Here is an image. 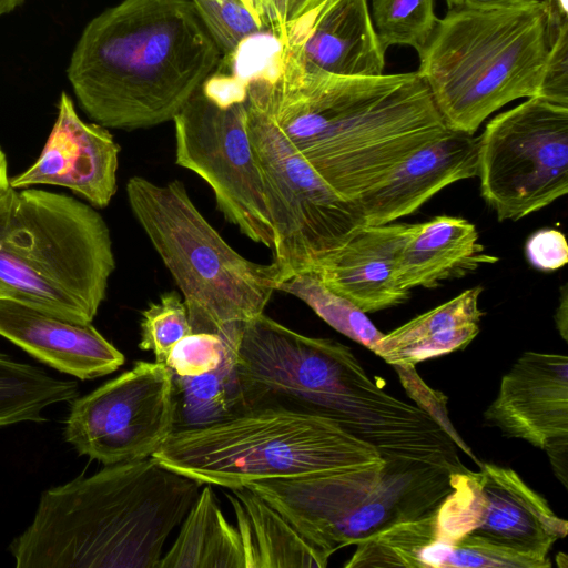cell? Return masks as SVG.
Returning <instances> with one entry per match:
<instances>
[{
	"mask_svg": "<svg viewBox=\"0 0 568 568\" xmlns=\"http://www.w3.org/2000/svg\"><path fill=\"white\" fill-rule=\"evenodd\" d=\"M246 94L342 197L356 201L402 161L450 129L415 72H314L280 48L246 78Z\"/></svg>",
	"mask_w": 568,
	"mask_h": 568,
	"instance_id": "obj_1",
	"label": "cell"
},
{
	"mask_svg": "<svg viewBox=\"0 0 568 568\" xmlns=\"http://www.w3.org/2000/svg\"><path fill=\"white\" fill-rule=\"evenodd\" d=\"M190 0H123L93 18L67 74L95 123L135 130L173 121L219 65Z\"/></svg>",
	"mask_w": 568,
	"mask_h": 568,
	"instance_id": "obj_2",
	"label": "cell"
},
{
	"mask_svg": "<svg viewBox=\"0 0 568 568\" xmlns=\"http://www.w3.org/2000/svg\"><path fill=\"white\" fill-rule=\"evenodd\" d=\"M203 483L153 456L44 490L9 550L18 568H158Z\"/></svg>",
	"mask_w": 568,
	"mask_h": 568,
	"instance_id": "obj_3",
	"label": "cell"
},
{
	"mask_svg": "<svg viewBox=\"0 0 568 568\" xmlns=\"http://www.w3.org/2000/svg\"><path fill=\"white\" fill-rule=\"evenodd\" d=\"M552 0L448 9L418 53L417 73L448 129L473 135L511 101L537 97L557 22Z\"/></svg>",
	"mask_w": 568,
	"mask_h": 568,
	"instance_id": "obj_4",
	"label": "cell"
},
{
	"mask_svg": "<svg viewBox=\"0 0 568 568\" xmlns=\"http://www.w3.org/2000/svg\"><path fill=\"white\" fill-rule=\"evenodd\" d=\"M115 268L97 210L65 194L10 187L0 196V291L77 323H92Z\"/></svg>",
	"mask_w": 568,
	"mask_h": 568,
	"instance_id": "obj_5",
	"label": "cell"
},
{
	"mask_svg": "<svg viewBox=\"0 0 568 568\" xmlns=\"http://www.w3.org/2000/svg\"><path fill=\"white\" fill-rule=\"evenodd\" d=\"M152 456L204 485L227 489L386 466L373 446L333 422L274 406L250 407L209 426L174 430Z\"/></svg>",
	"mask_w": 568,
	"mask_h": 568,
	"instance_id": "obj_6",
	"label": "cell"
},
{
	"mask_svg": "<svg viewBox=\"0 0 568 568\" xmlns=\"http://www.w3.org/2000/svg\"><path fill=\"white\" fill-rule=\"evenodd\" d=\"M131 211L183 294L193 332L224 334L260 314L278 284L276 266L252 262L206 221L180 180L126 183Z\"/></svg>",
	"mask_w": 568,
	"mask_h": 568,
	"instance_id": "obj_7",
	"label": "cell"
},
{
	"mask_svg": "<svg viewBox=\"0 0 568 568\" xmlns=\"http://www.w3.org/2000/svg\"><path fill=\"white\" fill-rule=\"evenodd\" d=\"M332 556L389 526L436 510L452 491L437 468L314 474L246 485Z\"/></svg>",
	"mask_w": 568,
	"mask_h": 568,
	"instance_id": "obj_8",
	"label": "cell"
},
{
	"mask_svg": "<svg viewBox=\"0 0 568 568\" xmlns=\"http://www.w3.org/2000/svg\"><path fill=\"white\" fill-rule=\"evenodd\" d=\"M173 122L175 163L211 186L217 209L243 235L273 251L275 234L247 133L246 78L210 77Z\"/></svg>",
	"mask_w": 568,
	"mask_h": 568,
	"instance_id": "obj_9",
	"label": "cell"
},
{
	"mask_svg": "<svg viewBox=\"0 0 568 568\" xmlns=\"http://www.w3.org/2000/svg\"><path fill=\"white\" fill-rule=\"evenodd\" d=\"M247 133L275 234L278 283L302 272L365 224L354 201L336 193L246 94Z\"/></svg>",
	"mask_w": 568,
	"mask_h": 568,
	"instance_id": "obj_10",
	"label": "cell"
},
{
	"mask_svg": "<svg viewBox=\"0 0 568 568\" xmlns=\"http://www.w3.org/2000/svg\"><path fill=\"white\" fill-rule=\"evenodd\" d=\"M481 196L497 219L517 221L568 192V106L527 98L477 138Z\"/></svg>",
	"mask_w": 568,
	"mask_h": 568,
	"instance_id": "obj_11",
	"label": "cell"
},
{
	"mask_svg": "<svg viewBox=\"0 0 568 568\" xmlns=\"http://www.w3.org/2000/svg\"><path fill=\"white\" fill-rule=\"evenodd\" d=\"M174 430L172 372L140 361L73 398L63 434L79 455L106 466L152 456Z\"/></svg>",
	"mask_w": 568,
	"mask_h": 568,
	"instance_id": "obj_12",
	"label": "cell"
},
{
	"mask_svg": "<svg viewBox=\"0 0 568 568\" xmlns=\"http://www.w3.org/2000/svg\"><path fill=\"white\" fill-rule=\"evenodd\" d=\"M120 146L106 128L87 123L62 92L58 115L37 161L10 178L16 190L44 184L63 186L92 206L106 207L116 192Z\"/></svg>",
	"mask_w": 568,
	"mask_h": 568,
	"instance_id": "obj_13",
	"label": "cell"
},
{
	"mask_svg": "<svg viewBox=\"0 0 568 568\" xmlns=\"http://www.w3.org/2000/svg\"><path fill=\"white\" fill-rule=\"evenodd\" d=\"M484 417L504 436L544 450L568 439V357L523 353L503 376Z\"/></svg>",
	"mask_w": 568,
	"mask_h": 568,
	"instance_id": "obj_14",
	"label": "cell"
},
{
	"mask_svg": "<svg viewBox=\"0 0 568 568\" xmlns=\"http://www.w3.org/2000/svg\"><path fill=\"white\" fill-rule=\"evenodd\" d=\"M281 49L305 69L341 77L384 74L385 52L367 0H326L287 32Z\"/></svg>",
	"mask_w": 568,
	"mask_h": 568,
	"instance_id": "obj_15",
	"label": "cell"
},
{
	"mask_svg": "<svg viewBox=\"0 0 568 568\" xmlns=\"http://www.w3.org/2000/svg\"><path fill=\"white\" fill-rule=\"evenodd\" d=\"M410 224H362L308 271L364 313L402 304L410 291L396 281L397 261Z\"/></svg>",
	"mask_w": 568,
	"mask_h": 568,
	"instance_id": "obj_16",
	"label": "cell"
},
{
	"mask_svg": "<svg viewBox=\"0 0 568 568\" xmlns=\"http://www.w3.org/2000/svg\"><path fill=\"white\" fill-rule=\"evenodd\" d=\"M477 175V139L450 130L409 154L354 201L365 224H388L417 211L449 184Z\"/></svg>",
	"mask_w": 568,
	"mask_h": 568,
	"instance_id": "obj_17",
	"label": "cell"
},
{
	"mask_svg": "<svg viewBox=\"0 0 568 568\" xmlns=\"http://www.w3.org/2000/svg\"><path fill=\"white\" fill-rule=\"evenodd\" d=\"M0 336L82 381L109 375L125 361L91 323L68 321L7 296L0 297Z\"/></svg>",
	"mask_w": 568,
	"mask_h": 568,
	"instance_id": "obj_18",
	"label": "cell"
},
{
	"mask_svg": "<svg viewBox=\"0 0 568 568\" xmlns=\"http://www.w3.org/2000/svg\"><path fill=\"white\" fill-rule=\"evenodd\" d=\"M477 471L484 498L480 525L470 535L540 559L568 532L547 500L513 469L491 463Z\"/></svg>",
	"mask_w": 568,
	"mask_h": 568,
	"instance_id": "obj_19",
	"label": "cell"
},
{
	"mask_svg": "<svg viewBox=\"0 0 568 568\" xmlns=\"http://www.w3.org/2000/svg\"><path fill=\"white\" fill-rule=\"evenodd\" d=\"M498 258L485 253L476 226L463 217L440 215L410 224L396 265V281L405 290L434 288L463 277Z\"/></svg>",
	"mask_w": 568,
	"mask_h": 568,
	"instance_id": "obj_20",
	"label": "cell"
},
{
	"mask_svg": "<svg viewBox=\"0 0 568 568\" xmlns=\"http://www.w3.org/2000/svg\"><path fill=\"white\" fill-rule=\"evenodd\" d=\"M481 292V286L467 288L384 334L373 353L392 366H416L424 361L464 349L480 331L484 316L479 307Z\"/></svg>",
	"mask_w": 568,
	"mask_h": 568,
	"instance_id": "obj_21",
	"label": "cell"
},
{
	"mask_svg": "<svg viewBox=\"0 0 568 568\" xmlns=\"http://www.w3.org/2000/svg\"><path fill=\"white\" fill-rule=\"evenodd\" d=\"M225 494L236 517L247 568H325L329 555L251 488Z\"/></svg>",
	"mask_w": 568,
	"mask_h": 568,
	"instance_id": "obj_22",
	"label": "cell"
},
{
	"mask_svg": "<svg viewBox=\"0 0 568 568\" xmlns=\"http://www.w3.org/2000/svg\"><path fill=\"white\" fill-rule=\"evenodd\" d=\"M158 568H247L242 536L223 515L211 485L202 487Z\"/></svg>",
	"mask_w": 568,
	"mask_h": 568,
	"instance_id": "obj_23",
	"label": "cell"
},
{
	"mask_svg": "<svg viewBox=\"0 0 568 568\" xmlns=\"http://www.w3.org/2000/svg\"><path fill=\"white\" fill-rule=\"evenodd\" d=\"M240 332L213 371L185 377L172 374L175 430L209 426L246 409L235 362Z\"/></svg>",
	"mask_w": 568,
	"mask_h": 568,
	"instance_id": "obj_24",
	"label": "cell"
},
{
	"mask_svg": "<svg viewBox=\"0 0 568 568\" xmlns=\"http://www.w3.org/2000/svg\"><path fill=\"white\" fill-rule=\"evenodd\" d=\"M77 395L74 381L53 377L41 367L0 353V427L43 422L48 407L71 402Z\"/></svg>",
	"mask_w": 568,
	"mask_h": 568,
	"instance_id": "obj_25",
	"label": "cell"
},
{
	"mask_svg": "<svg viewBox=\"0 0 568 568\" xmlns=\"http://www.w3.org/2000/svg\"><path fill=\"white\" fill-rule=\"evenodd\" d=\"M437 541L436 510L417 519L397 523L356 545L345 568H423L425 549Z\"/></svg>",
	"mask_w": 568,
	"mask_h": 568,
	"instance_id": "obj_26",
	"label": "cell"
},
{
	"mask_svg": "<svg viewBox=\"0 0 568 568\" xmlns=\"http://www.w3.org/2000/svg\"><path fill=\"white\" fill-rule=\"evenodd\" d=\"M276 291L304 302L334 329L374 352L384 335L362 310L329 290L314 273H297L277 284Z\"/></svg>",
	"mask_w": 568,
	"mask_h": 568,
	"instance_id": "obj_27",
	"label": "cell"
},
{
	"mask_svg": "<svg viewBox=\"0 0 568 568\" xmlns=\"http://www.w3.org/2000/svg\"><path fill=\"white\" fill-rule=\"evenodd\" d=\"M434 3L435 0H372L371 17L384 49L407 45L419 52L438 21Z\"/></svg>",
	"mask_w": 568,
	"mask_h": 568,
	"instance_id": "obj_28",
	"label": "cell"
},
{
	"mask_svg": "<svg viewBox=\"0 0 568 568\" xmlns=\"http://www.w3.org/2000/svg\"><path fill=\"white\" fill-rule=\"evenodd\" d=\"M192 332L184 301L176 291L166 292L142 312L139 347L152 351L155 362L163 364L175 344Z\"/></svg>",
	"mask_w": 568,
	"mask_h": 568,
	"instance_id": "obj_29",
	"label": "cell"
},
{
	"mask_svg": "<svg viewBox=\"0 0 568 568\" xmlns=\"http://www.w3.org/2000/svg\"><path fill=\"white\" fill-rule=\"evenodd\" d=\"M220 50L236 54L241 47L265 27L241 0H191Z\"/></svg>",
	"mask_w": 568,
	"mask_h": 568,
	"instance_id": "obj_30",
	"label": "cell"
},
{
	"mask_svg": "<svg viewBox=\"0 0 568 568\" xmlns=\"http://www.w3.org/2000/svg\"><path fill=\"white\" fill-rule=\"evenodd\" d=\"M242 324L224 334L192 332L171 349L163 363L174 375L196 376L213 371L222 362L230 341L236 336Z\"/></svg>",
	"mask_w": 568,
	"mask_h": 568,
	"instance_id": "obj_31",
	"label": "cell"
},
{
	"mask_svg": "<svg viewBox=\"0 0 568 568\" xmlns=\"http://www.w3.org/2000/svg\"><path fill=\"white\" fill-rule=\"evenodd\" d=\"M551 561L466 535L450 545L444 568H548Z\"/></svg>",
	"mask_w": 568,
	"mask_h": 568,
	"instance_id": "obj_32",
	"label": "cell"
},
{
	"mask_svg": "<svg viewBox=\"0 0 568 568\" xmlns=\"http://www.w3.org/2000/svg\"><path fill=\"white\" fill-rule=\"evenodd\" d=\"M568 106V20L556 24L538 95Z\"/></svg>",
	"mask_w": 568,
	"mask_h": 568,
	"instance_id": "obj_33",
	"label": "cell"
},
{
	"mask_svg": "<svg viewBox=\"0 0 568 568\" xmlns=\"http://www.w3.org/2000/svg\"><path fill=\"white\" fill-rule=\"evenodd\" d=\"M393 367L396 369L407 394L418 403L417 406L427 412L429 416L434 418L454 439L456 445L473 458L478 466H480L481 463L478 462L470 448L464 443L449 423L446 412L445 396L428 387L416 373L415 366L394 365Z\"/></svg>",
	"mask_w": 568,
	"mask_h": 568,
	"instance_id": "obj_34",
	"label": "cell"
},
{
	"mask_svg": "<svg viewBox=\"0 0 568 568\" xmlns=\"http://www.w3.org/2000/svg\"><path fill=\"white\" fill-rule=\"evenodd\" d=\"M529 263L544 272L562 267L568 262V244L565 235L555 229H541L526 242Z\"/></svg>",
	"mask_w": 568,
	"mask_h": 568,
	"instance_id": "obj_35",
	"label": "cell"
},
{
	"mask_svg": "<svg viewBox=\"0 0 568 568\" xmlns=\"http://www.w3.org/2000/svg\"><path fill=\"white\" fill-rule=\"evenodd\" d=\"M268 28L273 37L284 47L286 43L287 0H262Z\"/></svg>",
	"mask_w": 568,
	"mask_h": 568,
	"instance_id": "obj_36",
	"label": "cell"
},
{
	"mask_svg": "<svg viewBox=\"0 0 568 568\" xmlns=\"http://www.w3.org/2000/svg\"><path fill=\"white\" fill-rule=\"evenodd\" d=\"M326 0H287L286 39L287 32L313 13Z\"/></svg>",
	"mask_w": 568,
	"mask_h": 568,
	"instance_id": "obj_37",
	"label": "cell"
},
{
	"mask_svg": "<svg viewBox=\"0 0 568 568\" xmlns=\"http://www.w3.org/2000/svg\"><path fill=\"white\" fill-rule=\"evenodd\" d=\"M549 456L552 470L567 487V455L568 439H561L552 443L545 449Z\"/></svg>",
	"mask_w": 568,
	"mask_h": 568,
	"instance_id": "obj_38",
	"label": "cell"
},
{
	"mask_svg": "<svg viewBox=\"0 0 568 568\" xmlns=\"http://www.w3.org/2000/svg\"><path fill=\"white\" fill-rule=\"evenodd\" d=\"M525 0H446L448 9H489L518 4Z\"/></svg>",
	"mask_w": 568,
	"mask_h": 568,
	"instance_id": "obj_39",
	"label": "cell"
},
{
	"mask_svg": "<svg viewBox=\"0 0 568 568\" xmlns=\"http://www.w3.org/2000/svg\"><path fill=\"white\" fill-rule=\"evenodd\" d=\"M555 321L561 337L567 341L568 337V294L567 286L561 287L560 301L556 311Z\"/></svg>",
	"mask_w": 568,
	"mask_h": 568,
	"instance_id": "obj_40",
	"label": "cell"
},
{
	"mask_svg": "<svg viewBox=\"0 0 568 568\" xmlns=\"http://www.w3.org/2000/svg\"><path fill=\"white\" fill-rule=\"evenodd\" d=\"M10 178L8 172L7 155L0 146V196H2L10 189Z\"/></svg>",
	"mask_w": 568,
	"mask_h": 568,
	"instance_id": "obj_41",
	"label": "cell"
},
{
	"mask_svg": "<svg viewBox=\"0 0 568 568\" xmlns=\"http://www.w3.org/2000/svg\"><path fill=\"white\" fill-rule=\"evenodd\" d=\"M252 14L265 27L268 28L265 10L262 0H241Z\"/></svg>",
	"mask_w": 568,
	"mask_h": 568,
	"instance_id": "obj_42",
	"label": "cell"
},
{
	"mask_svg": "<svg viewBox=\"0 0 568 568\" xmlns=\"http://www.w3.org/2000/svg\"><path fill=\"white\" fill-rule=\"evenodd\" d=\"M23 0H0V16L11 12L19 7Z\"/></svg>",
	"mask_w": 568,
	"mask_h": 568,
	"instance_id": "obj_43",
	"label": "cell"
},
{
	"mask_svg": "<svg viewBox=\"0 0 568 568\" xmlns=\"http://www.w3.org/2000/svg\"><path fill=\"white\" fill-rule=\"evenodd\" d=\"M2 296H6V295L0 291V297H2Z\"/></svg>",
	"mask_w": 568,
	"mask_h": 568,
	"instance_id": "obj_44",
	"label": "cell"
}]
</instances>
